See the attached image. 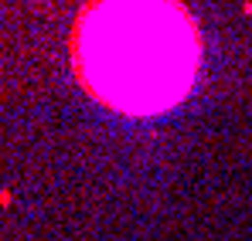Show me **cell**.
Here are the masks:
<instances>
[{
	"mask_svg": "<svg viewBox=\"0 0 252 241\" xmlns=\"http://www.w3.org/2000/svg\"><path fill=\"white\" fill-rule=\"evenodd\" d=\"M72 61L85 88L133 116L181 102L198 72V31L177 0H89Z\"/></svg>",
	"mask_w": 252,
	"mask_h": 241,
	"instance_id": "1",
	"label": "cell"
}]
</instances>
